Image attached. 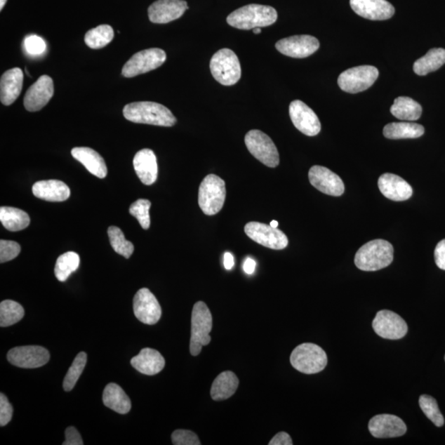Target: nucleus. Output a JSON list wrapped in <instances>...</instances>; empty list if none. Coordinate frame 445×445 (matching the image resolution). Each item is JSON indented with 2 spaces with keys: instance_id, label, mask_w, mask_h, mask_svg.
Segmentation results:
<instances>
[{
  "instance_id": "nucleus-31",
  "label": "nucleus",
  "mask_w": 445,
  "mask_h": 445,
  "mask_svg": "<svg viewBox=\"0 0 445 445\" xmlns=\"http://www.w3.org/2000/svg\"><path fill=\"white\" fill-rule=\"evenodd\" d=\"M390 112L397 119L413 121L423 114V107L413 98L399 97L395 99Z\"/></svg>"
},
{
  "instance_id": "nucleus-19",
  "label": "nucleus",
  "mask_w": 445,
  "mask_h": 445,
  "mask_svg": "<svg viewBox=\"0 0 445 445\" xmlns=\"http://www.w3.org/2000/svg\"><path fill=\"white\" fill-rule=\"evenodd\" d=\"M53 94V80L48 75H42L28 88L23 101L25 107L28 112H39L49 102Z\"/></svg>"
},
{
  "instance_id": "nucleus-11",
  "label": "nucleus",
  "mask_w": 445,
  "mask_h": 445,
  "mask_svg": "<svg viewBox=\"0 0 445 445\" xmlns=\"http://www.w3.org/2000/svg\"><path fill=\"white\" fill-rule=\"evenodd\" d=\"M245 234L254 242L264 247L282 250L288 244L287 236L277 228L259 222H249L244 227Z\"/></svg>"
},
{
  "instance_id": "nucleus-33",
  "label": "nucleus",
  "mask_w": 445,
  "mask_h": 445,
  "mask_svg": "<svg viewBox=\"0 0 445 445\" xmlns=\"http://www.w3.org/2000/svg\"><path fill=\"white\" fill-rule=\"evenodd\" d=\"M445 64V50L434 48L430 50L427 54L416 60L413 65V70L416 74L424 77L429 73L437 71Z\"/></svg>"
},
{
  "instance_id": "nucleus-51",
  "label": "nucleus",
  "mask_w": 445,
  "mask_h": 445,
  "mask_svg": "<svg viewBox=\"0 0 445 445\" xmlns=\"http://www.w3.org/2000/svg\"><path fill=\"white\" fill-rule=\"evenodd\" d=\"M6 2L7 0H0V9H1V11L4 7L6 6Z\"/></svg>"
},
{
  "instance_id": "nucleus-41",
  "label": "nucleus",
  "mask_w": 445,
  "mask_h": 445,
  "mask_svg": "<svg viewBox=\"0 0 445 445\" xmlns=\"http://www.w3.org/2000/svg\"><path fill=\"white\" fill-rule=\"evenodd\" d=\"M21 252L20 245L13 241H0V263H4L16 258Z\"/></svg>"
},
{
  "instance_id": "nucleus-28",
  "label": "nucleus",
  "mask_w": 445,
  "mask_h": 445,
  "mask_svg": "<svg viewBox=\"0 0 445 445\" xmlns=\"http://www.w3.org/2000/svg\"><path fill=\"white\" fill-rule=\"evenodd\" d=\"M103 404L116 413L125 415L130 413L131 402L122 388L116 383H109L104 390Z\"/></svg>"
},
{
  "instance_id": "nucleus-36",
  "label": "nucleus",
  "mask_w": 445,
  "mask_h": 445,
  "mask_svg": "<svg viewBox=\"0 0 445 445\" xmlns=\"http://www.w3.org/2000/svg\"><path fill=\"white\" fill-rule=\"evenodd\" d=\"M25 309L18 303L4 300L0 304V326L2 328L18 323L25 317Z\"/></svg>"
},
{
  "instance_id": "nucleus-49",
  "label": "nucleus",
  "mask_w": 445,
  "mask_h": 445,
  "mask_svg": "<svg viewBox=\"0 0 445 445\" xmlns=\"http://www.w3.org/2000/svg\"><path fill=\"white\" fill-rule=\"evenodd\" d=\"M224 266L226 270H231L234 267V255L230 253H225L224 255Z\"/></svg>"
},
{
  "instance_id": "nucleus-45",
  "label": "nucleus",
  "mask_w": 445,
  "mask_h": 445,
  "mask_svg": "<svg viewBox=\"0 0 445 445\" xmlns=\"http://www.w3.org/2000/svg\"><path fill=\"white\" fill-rule=\"evenodd\" d=\"M84 441L81 435L78 430L70 426L65 430V440L63 445H83Z\"/></svg>"
},
{
  "instance_id": "nucleus-5",
  "label": "nucleus",
  "mask_w": 445,
  "mask_h": 445,
  "mask_svg": "<svg viewBox=\"0 0 445 445\" xmlns=\"http://www.w3.org/2000/svg\"><path fill=\"white\" fill-rule=\"evenodd\" d=\"M213 319L209 307L202 301L196 303L192 314V333L190 352L193 357L201 352L203 347L209 345L211 340Z\"/></svg>"
},
{
  "instance_id": "nucleus-10",
  "label": "nucleus",
  "mask_w": 445,
  "mask_h": 445,
  "mask_svg": "<svg viewBox=\"0 0 445 445\" xmlns=\"http://www.w3.org/2000/svg\"><path fill=\"white\" fill-rule=\"evenodd\" d=\"M167 59L165 51L159 48H151L138 52L127 61L121 74L126 78H133L160 67Z\"/></svg>"
},
{
  "instance_id": "nucleus-26",
  "label": "nucleus",
  "mask_w": 445,
  "mask_h": 445,
  "mask_svg": "<svg viewBox=\"0 0 445 445\" xmlns=\"http://www.w3.org/2000/svg\"><path fill=\"white\" fill-rule=\"evenodd\" d=\"M32 193L41 200L52 202L65 201L70 196L69 187L59 180L37 182L33 185Z\"/></svg>"
},
{
  "instance_id": "nucleus-29",
  "label": "nucleus",
  "mask_w": 445,
  "mask_h": 445,
  "mask_svg": "<svg viewBox=\"0 0 445 445\" xmlns=\"http://www.w3.org/2000/svg\"><path fill=\"white\" fill-rule=\"evenodd\" d=\"M239 385L238 377L232 371H225L218 376L211 390L213 400L224 401L233 396Z\"/></svg>"
},
{
  "instance_id": "nucleus-21",
  "label": "nucleus",
  "mask_w": 445,
  "mask_h": 445,
  "mask_svg": "<svg viewBox=\"0 0 445 445\" xmlns=\"http://www.w3.org/2000/svg\"><path fill=\"white\" fill-rule=\"evenodd\" d=\"M353 11L369 20H390L395 13V8L387 0H350Z\"/></svg>"
},
{
  "instance_id": "nucleus-52",
  "label": "nucleus",
  "mask_w": 445,
  "mask_h": 445,
  "mask_svg": "<svg viewBox=\"0 0 445 445\" xmlns=\"http://www.w3.org/2000/svg\"><path fill=\"white\" fill-rule=\"evenodd\" d=\"M278 222L277 220H272L271 222V224H270V225H271L272 227V228H277L278 227Z\"/></svg>"
},
{
  "instance_id": "nucleus-43",
  "label": "nucleus",
  "mask_w": 445,
  "mask_h": 445,
  "mask_svg": "<svg viewBox=\"0 0 445 445\" xmlns=\"http://www.w3.org/2000/svg\"><path fill=\"white\" fill-rule=\"evenodd\" d=\"M25 49L31 55H40L44 53L46 45L41 37L36 35H29L23 42Z\"/></svg>"
},
{
  "instance_id": "nucleus-25",
  "label": "nucleus",
  "mask_w": 445,
  "mask_h": 445,
  "mask_svg": "<svg viewBox=\"0 0 445 445\" xmlns=\"http://www.w3.org/2000/svg\"><path fill=\"white\" fill-rule=\"evenodd\" d=\"M131 366L137 371L145 376H155L162 371L165 366V359L158 350L145 348L139 354L131 359Z\"/></svg>"
},
{
  "instance_id": "nucleus-46",
  "label": "nucleus",
  "mask_w": 445,
  "mask_h": 445,
  "mask_svg": "<svg viewBox=\"0 0 445 445\" xmlns=\"http://www.w3.org/2000/svg\"><path fill=\"white\" fill-rule=\"evenodd\" d=\"M434 261L439 269L445 271V239L440 241L434 249Z\"/></svg>"
},
{
  "instance_id": "nucleus-13",
  "label": "nucleus",
  "mask_w": 445,
  "mask_h": 445,
  "mask_svg": "<svg viewBox=\"0 0 445 445\" xmlns=\"http://www.w3.org/2000/svg\"><path fill=\"white\" fill-rule=\"evenodd\" d=\"M373 328L380 337L390 340L404 338L409 331L404 319L390 310L378 312L373 321Z\"/></svg>"
},
{
  "instance_id": "nucleus-7",
  "label": "nucleus",
  "mask_w": 445,
  "mask_h": 445,
  "mask_svg": "<svg viewBox=\"0 0 445 445\" xmlns=\"http://www.w3.org/2000/svg\"><path fill=\"white\" fill-rule=\"evenodd\" d=\"M213 77L225 86L239 81L242 69L238 56L230 49H221L212 56L210 64Z\"/></svg>"
},
{
  "instance_id": "nucleus-1",
  "label": "nucleus",
  "mask_w": 445,
  "mask_h": 445,
  "mask_svg": "<svg viewBox=\"0 0 445 445\" xmlns=\"http://www.w3.org/2000/svg\"><path fill=\"white\" fill-rule=\"evenodd\" d=\"M126 120L138 124L171 127L177 119L168 107L154 102H136L127 104L123 109Z\"/></svg>"
},
{
  "instance_id": "nucleus-6",
  "label": "nucleus",
  "mask_w": 445,
  "mask_h": 445,
  "mask_svg": "<svg viewBox=\"0 0 445 445\" xmlns=\"http://www.w3.org/2000/svg\"><path fill=\"white\" fill-rule=\"evenodd\" d=\"M291 363L298 371L314 375L324 371L328 364V357L319 345L304 343L293 350Z\"/></svg>"
},
{
  "instance_id": "nucleus-15",
  "label": "nucleus",
  "mask_w": 445,
  "mask_h": 445,
  "mask_svg": "<svg viewBox=\"0 0 445 445\" xmlns=\"http://www.w3.org/2000/svg\"><path fill=\"white\" fill-rule=\"evenodd\" d=\"M319 46V41L310 35L286 37L276 44L279 52L292 58H306L315 53Z\"/></svg>"
},
{
  "instance_id": "nucleus-34",
  "label": "nucleus",
  "mask_w": 445,
  "mask_h": 445,
  "mask_svg": "<svg viewBox=\"0 0 445 445\" xmlns=\"http://www.w3.org/2000/svg\"><path fill=\"white\" fill-rule=\"evenodd\" d=\"M114 39V31L109 25H100L89 30L84 36V41L91 49H101Z\"/></svg>"
},
{
  "instance_id": "nucleus-39",
  "label": "nucleus",
  "mask_w": 445,
  "mask_h": 445,
  "mask_svg": "<svg viewBox=\"0 0 445 445\" xmlns=\"http://www.w3.org/2000/svg\"><path fill=\"white\" fill-rule=\"evenodd\" d=\"M419 405L426 416V418L432 421L437 427H441L444 424V416L440 413L437 400L432 396L421 395L419 399Z\"/></svg>"
},
{
  "instance_id": "nucleus-18",
  "label": "nucleus",
  "mask_w": 445,
  "mask_h": 445,
  "mask_svg": "<svg viewBox=\"0 0 445 445\" xmlns=\"http://www.w3.org/2000/svg\"><path fill=\"white\" fill-rule=\"evenodd\" d=\"M189 8L184 0H158L150 6V20L158 25H165L181 18Z\"/></svg>"
},
{
  "instance_id": "nucleus-20",
  "label": "nucleus",
  "mask_w": 445,
  "mask_h": 445,
  "mask_svg": "<svg viewBox=\"0 0 445 445\" xmlns=\"http://www.w3.org/2000/svg\"><path fill=\"white\" fill-rule=\"evenodd\" d=\"M368 430L376 438H396L402 437L406 432V425L397 416L381 414L373 416L369 420Z\"/></svg>"
},
{
  "instance_id": "nucleus-12",
  "label": "nucleus",
  "mask_w": 445,
  "mask_h": 445,
  "mask_svg": "<svg viewBox=\"0 0 445 445\" xmlns=\"http://www.w3.org/2000/svg\"><path fill=\"white\" fill-rule=\"evenodd\" d=\"M50 359V353L39 345H25L9 350L8 361L13 366L23 368H35L45 366Z\"/></svg>"
},
{
  "instance_id": "nucleus-40",
  "label": "nucleus",
  "mask_w": 445,
  "mask_h": 445,
  "mask_svg": "<svg viewBox=\"0 0 445 445\" xmlns=\"http://www.w3.org/2000/svg\"><path fill=\"white\" fill-rule=\"evenodd\" d=\"M150 207L151 202L146 199H139L130 207V214L136 218L144 230H149L150 227Z\"/></svg>"
},
{
  "instance_id": "nucleus-2",
  "label": "nucleus",
  "mask_w": 445,
  "mask_h": 445,
  "mask_svg": "<svg viewBox=\"0 0 445 445\" xmlns=\"http://www.w3.org/2000/svg\"><path fill=\"white\" fill-rule=\"evenodd\" d=\"M277 17L274 8L253 4L231 13L227 18V22L238 29L250 30L271 26L277 22Z\"/></svg>"
},
{
  "instance_id": "nucleus-17",
  "label": "nucleus",
  "mask_w": 445,
  "mask_h": 445,
  "mask_svg": "<svg viewBox=\"0 0 445 445\" xmlns=\"http://www.w3.org/2000/svg\"><path fill=\"white\" fill-rule=\"evenodd\" d=\"M310 182L312 186L326 195L333 197L342 196L345 192L343 180L338 175L323 166H314L310 170Z\"/></svg>"
},
{
  "instance_id": "nucleus-32",
  "label": "nucleus",
  "mask_w": 445,
  "mask_h": 445,
  "mask_svg": "<svg viewBox=\"0 0 445 445\" xmlns=\"http://www.w3.org/2000/svg\"><path fill=\"white\" fill-rule=\"evenodd\" d=\"M0 220L4 228L11 232L25 230L30 225V217L27 213L13 207L0 208Z\"/></svg>"
},
{
  "instance_id": "nucleus-44",
  "label": "nucleus",
  "mask_w": 445,
  "mask_h": 445,
  "mask_svg": "<svg viewBox=\"0 0 445 445\" xmlns=\"http://www.w3.org/2000/svg\"><path fill=\"white\" fill-rule=\"evenodd\" d=\"M13 406L6 395L0 394V425L6 426L13 418Z\"/></svg>"
},
{
  "instance_id": "nucleus-22",
  "label": "nucleus",
  "mask_w": 445,
  "mask_h": 445,
  "mask_svg": "<svg viewBox=\"0 0 445 445\" xmlns=\"http://www.w3.org/2000/svg\"><path fill=\"white\" fill-rule=\"evenodd\" d=\"M378 185L383 195L392 201H404L413 196V188L409 182L395 174H383Z\"/></svg>"
},
{
  "instance_id": "nucleus-47",
  "label": "nucleus",
  "mask_w": 445,
  "mask_h": 445,
  "mask_svg": "<svg viewBox=\"0 0 445 445\" xmlns=\"http://www.w3.org/2000/svg\"><path fill=\"white\" fill-rule=\"evenodd\" d=\"M292 439L290 434L286 432H280L274 435L273 439L270 441L269 445H292Z\"/></svg>"
},
{
  "instance_id": "nucleus-24",
  "label": "nucleus",
  "mask_w": 445,
  "mask_h": 445,
  "mask_svg": "<svg viewBox=\"0 0 445 445\" xmlns=\"http://www.w3.org/2000/svg\"><path fill=\"white\" fill-rule=\"evenodd\" d=\"M23 73L20 68L8 69L0 81V99L4 105H11L20 97L22 89Z\"/></svg>"
},
{
  "instance_id": "nucleus-38",
  "label": "nucleus",
  "mask_w": 445,
  "mask_h": 445,
  "mask_svg": "<svg viewBox=\"0 0 445 445\" xmlns=\"http://www.w3.org/2000/svg\"><path fill=\"white\" fill-rule=\"evenodd\" d=\"M87 358V354L85 352H80L75 357L72 366H70L65 377L63 382L65 391L69 392L72 390L75 385H77L80 376L82 375L85 366H86Z\"/></svg>"
},
{
  "instance_id": "nucleus-23",
  "label": "nucleus",
  "mask_w": 445,
  "mask_h": 445,
  "mask_svg": "<svg viewBox=\"0 0 445 445\" xmlns=\"http://www.w3.org/2000/svg\"><path fill=\"white\" fill-rule=\"evenodd\" d=\"M135 171L142 183L150 186L157 181V158L153 150L144 149L135 155L133 160Z\"/></svg>"
},
{
  "instance_id": "nucleus-27",
  "label": "nucleus",
  "mask_w": 445,
  "mask_h": 445,
  "mask_svg": "<svg viewBox=\"0 0 445 445\" xmlns=\"http://www.w3.org/2000/svg\"><path fill=\"white\" fill-rule=\"evenodd\" d=\"M73 157L81 163L89 173L99 178H105L107 168L100 154L88 147H77L71 150Z\"/></svg>"
},
{
  "instance_id": "nucleus-3",
  "label": "nucleus",
  "mask_w": 445,
  "mask_h": 445,
  "mask_svg": "<svg viewBox=\"0 0 445 445\" xmlns=\"http://www.w3.org/2000/svg\"><path fill=\"white\" fill-rule=\"evenodd\" d=\"M394 249L390 243L383 239L371 241L358 250L354 264L361 271L376 272L385 268L394 261Z\"/></svg>"
},
{
  "instance_id": "nucleus-14",
  "label": "nucleus",
  "mask_w": 445,
  "mask_h": 445,
  "mask_svg": "<svg viewBox=\"0 0 445 445\" xmlns=\"http://www.w3.org/2000/svg\"><path fill=\"white\" fill-rule=\"evenodd\" d=\"M134 314L142 324L154 325L162 315L159 301L149 288H143L135 293L133 300Z\"/></svg>"
},
{
  "instance_id": "nucleus-30",
  "label": "nucleus",
  "mask_w": 445,
  "mask_h": 445,
  "mask_svg": "<svg viewBox=\"0 0 445 445\" xmlns=\"http://www.w3.org/2000/svg\"><path fill=\"white\" fill-rule=\"evenodd\" d=\"M424 133L425 128L416 123L392 122L383 128V135L390 140L416 139Z\"/></svg>"
},
{
  "instance_id": "nucleus-4",
  "label": "nucleus",
  "mask_w": 445,
  "mask_h": 445,
  "mask_svg": "<svg viewBox=\"0 0 445 445\" xmlns=\"http://www.w3.org/2000/svg\"><path fill=\"white\" fill-rule=\"evenodd\" d=\"M226 187L224 180L210 174L204 178L199 188L198 203L204 214L215 215L225 205Z\"/></svg>"
},
{
  "instance_id": "nucleus-9",
  "label": "nucleus",
  "mask_w": 445,
  "mask_h": 445,
  "mask_svg": "<svg viewBox=\"0 0 445 445\" xmlns=\"http://www.w3.org/2000/svg\"><path fill=\"white\" fill-rule=\"evenodd\" d=\"M378 70L375 66L361 65L344 71L338 82L340 89L349 93L366 91L376 83Z\"/></svg>"
},
{
  "instance_id": "nucleus-42",
  "label": "nucleus",
  "mask_w": 445,
  "mask_h": 445,
  "mask_svg": "<svg viewBox=\"0 0 445 445\" xmlns=\"http://www.w3.org/2000/svg\"><path fill=\"white\" fill-rule=\"evenodd\" d=\"M172 441L175 445H201L197 435L187 430H177L172 434Z\"/></svg>"
},
{
  "instance_id": "nucleus-8",
  "label": "nucleus",
  "mask_w": 445,
  "mask_h": 445,
  "mask_svg": "<svg viewBox=\"0 0 445 445\" xmlns=\"http://www.w3.org/2000/svg\"><path fill=\"white\" fill-rule=\"evenodd\" d=\"M245 145L251 154L269 168H276L280 164V155L274 142L264 132L252 130L245 136Z\"/></svg>"
},
{
  "instance_id": "nucleus-50",
  "label": "nucleus",
  "mask_w": 445,
  "mask_h": 445,
  "mask_svg": "<svg viewBox=\"0 0 445 445\" xmlns=\"http://www.w3.org/2000/svg\"><path fill=\"white\" fill-rule=\"evenodd\" d=\"M253 32L254 34H260V33L262 32L261 27H255V28H254Z\"/></svg>"
},
{
  "instance_id": "nucleus-35",
  "label": "nucleus",
  "mask_w": 445,
  "mask_h": 445,
  "mask_svg": "<svg viewBox=\"0 0 445 445\" xmlns=\"http://www.w3.org/2000/svg\"><path fill=\"white\" fill-rule=\"evenodd\" d=\"M79 263V255L77 253L68 252L60 255L55 263V277L61 282L67 281L70 274L77 271Z\"/></svg>"
},
{
  "instance_id": "nucleus-48",
  "label": "nucleus",
  "mask_w": 445,
  "mask_h": 445,
  "mask_svg": "<svg viewBox=\"0 0 445 445\" xmlns=\"http://www.w3.org/2000/svg\"><path fill=\"white\" fill-rule=\"evenodd\" d=\"M244 271L248 274H252L255 272V262L253 259L248 258L245 260L244 263Z\"/></svg>"
},
{
  "instance_id": "nucleus-16",
  "label": "nucleus",
  "mask_w": 445,
  "mask_h": 445,
  "mask_svg": "<svg viewBox=\"0 0 445 445\" xmlns=\"http://www.w3.org/2000/svg\"><path fill=\"white\" fill-rule=\"evenodd\" d=\"M290 117L298 130L307 136H315L321 131V122L316 113L300 100L293 101L291 103Z\"/></svg>"
},
{
  "instance_id": "nucleus-53",
  "label": "nucleus",
  "mask_w": 445,
  "mask_h": 445,
  "mask_svg": "<svg viewBox=\"0 0 445 445\" xmlns=\"http://www.w3.org/2000/svg\"><path fill=\"white\" fill-rule=\"evenodd\" d=\"M444 361H445V357H444Z\"/></svg>"
},
{
  "instance_id": "nucleus-37",
  "label": "nucleus",
  "mask_w": 445,
  "mask_h": 445,
  "mask_svg": "<svg viewBox=\"0 0 445 445\" xmlns=\"http://www.w3.org/2000/svg\"><path fill=\"white\" fill-rule=\"evenodd\" d=\"M107 233L113 250L126 259H129L134 253L133 244L126 239L124 234L118 227H109Z\"/></svg>"
}]
</instances>
